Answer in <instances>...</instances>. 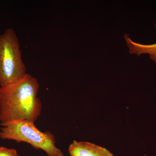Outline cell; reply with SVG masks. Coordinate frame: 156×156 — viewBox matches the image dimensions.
I'll return each instance as SVG.
<instances>
[{
    "label": "cell",
    "instance_id": "6da1fadb",
    "mask_svg": "<svg viewBox=\"0 0 156 156\" xmlns=\"http://www.w3.org/2000/svg\"><path fill=\"white\" fill-rule=\"evenodd\" d=\"M39 89L37 80L27 73L20 80L0 87L1 126L19 120L36 121L42 109Z\"/></svg>",
    "mask_w": 156,
    "mask_h": 156
},
{
    "label": "cell",
    "instance_id": "7a4b0ae2",
    "mask_svg": "<svg viewBox=\"0 0 156 156\" xmlns=\"http://www.w3.org/2000/svg\"><path fill=\"white\" fill-rule=\"evenodd\" d=\"M2 126L0 138L2 139L28 143L35 148L44 151L48 156H64L62 151L56 146L54 135L49 131H40L33 122L19 120Z\"/></svg>",
    "mask_w": 156,
    "mask_h": 156
},
{
    "label": "cell",
    "instance_id": "3957f363",
    "mask_svg": "<svg viewBox=\"0 0 156 156\" xmlns=\"http://www.w3.org/2000/svg\"><path fill=\"white\" fill-rule=\"evenodd\" d=\"M19 40L13 29L0 34V87L15 83L27 74Z\"/></svg>",
    "mask_w": 156,
    "mask_h": 156
},
{
    "label": "cell",
    "instance_id": "277c9868",
    "mask_svg": "<svg viewBox=\"0 0 156 156\" xmlns=\"http://www.w3.org/2000/svg\"><path fill=\"white\" fill-rule=\"evenodd\" d=\"M68 151L70 156H114L105 148L87 141L74 140Z\"/></svg>",
    "mask_w": 156,
    "mask_h": 156
},
{
    "label": "cell",
    "instance_id": "5b68a950",
    "mask_svg": "<svg viewBox=\"0 0 156 156\" xmlns=\"http://www.w3.org/2000/svg\"><path fill=\"white\" fill-rule=\"evenodd\" d=\"M124 37L129 48L130 54L134 53L138 56L142 54H148L151 59L156 62V43L151 45L141 44L133 41L128 34H125Z\"/></svg>",
    "mask_w": 156,
    "mask_h": 156
},
{
    "label": "cell",
    "instance_id": "8992f818",
    "mask_svg": "<svg viewBox=\"0 0 156 156\" xmlns=\"http://www.w3.org/2000/svg\"><path fill=\"white\" fill-rule=\"evenodd\" d=\"M0 156H19L15 149L0 147Z\"/></svg>",
    "mask_w": 156,
    "mask_h": 156
}]
</instances>
